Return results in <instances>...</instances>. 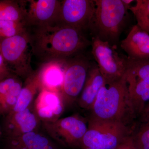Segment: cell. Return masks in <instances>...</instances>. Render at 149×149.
Returning a JSON list of instances; mask_svg holds the SVG:
<instances>
[{"label": "cell", "mask_w": 149, "mask_h": 149, "mask_svg": "<svg viewBox=\"0 0 149 149\" xmlns=\"http://www.w3.org/2000/svg\"><path fill=\"white\" fill-rule=\"evenodd\" d=\"M35 27L30 34L32 54L45 63L65 60L91 45L83 31L75 27L59 24Z\"/></svg>", "instance_id": "cell-1"}, {"label": "cell", "mask_w": 149, "mask_h": 149, "mask_svg": "<svg viewBox=\"0 0 149 149\" xmlns=\"http://www.w3.org/2000/svg\"><path fill=\"white\" fill-rule=\"evenodd\" d=\"M90 111L89 119L92 120L121 122L128 125L133 122L136 117L123 76L102 87Z\"/></svg>", "instance_id": "cell-2"}, {"label": "cell", "mask_w": 149, "mask_h": 149, "mask_svg": "<svg viewBox=\"0 0 149 149\" xmlns=\"http://www.w3.org/2000/svg\"><path fill=\"white\" fill-rule=\"evenodd\" d=\"M95 12L89 29L92 37L117 47L126 26L128 9L122 0H94Z\"/></svg>", "instance_id": "cell-3"}, {"label": "cell", "mask_w": 149, "mask_h": 149, "mask_svg": "<svg viewBox=\"0 0 149 149\" xmlns=\"http://www.w3.org/2000/svg\"><path fill=\"white\" fill-rule=\"evenodd\" d=\"M88 121V130L80 143L81 149H114L134 130L121 122L90 119Z\"/></svg>", "instance_id": "cell-4"}, {"label": "cell", "mask_w": 149, "mask_h": 149, "mask_svg": "<svg viewBox=\"0 0 149 149\" xmlns=\"http://www.w3.org/2000/svg\"><path fill=\"white\" fill-rule=\"evenodd\" d=\"M123 77L133 113L136 118L141 117L149 103V59L127 58Z\"/></svg>", "instance_id": "cell-5"}, {"label": "cell", "mask_w": 149, "mask_h": 149, "mask_svg": "<svg viewBox=\"0 0 149 149\" xmlns=\"http://www.w3.org/2000/svg\"><path fill=\"white\" fill-rule=\"evenodd\" d=\"M32 48L27 30L0 40V54L12 73L25 79L34 72L31 65Z\"/></svg>", "instance_id": "cell-6"}, {"label": "cell", "mask_w": 149, "mask_h": 149, "mask_svg": "<svg viewBox=\"0 0 149 149\" xmlns=\"http://www.w3.org/2000/svg\"><path fill=\"white\" fill-rule=\"evenodd\" d=\"M91 46L92 55L106 83H112L122 78L126 70L127 57L120 54L116 46L97 37H92Z\"/></svg>", "instance_id": "cell-7"}, {"label": "cell", "mask_w": 149, "mask_h": 149, "mask_svg": "<svg viewBox=\"0 0 149 149\" xmlns=\"http://www.w3.org/2000/svg\"><path fill=\"white\" fill-rule=\"evenodd\" d=\"M93 63L82 53L64 61V77L61 95L65 105L77 101Z\"/></svg>", "instance_id": "cell-8"}, {"label": "cell", "mask_w": 149, "mask_h": 149, "mask_svg": "<svg viewBox=\"0 0 149 149\" xmlns=\"http://www.w3.org/2000/svg\"><path fill=\"white\" fill-rule=\"evenodd\" d=\"M42 125L46 134L55 142L71 148H80L88 128L85 119L77 114L42 123Z\"/></svg>", "instance_id": "cell-9"}, {"label": "cell", "mask_w": 149, "mask_h": 149, "mask_svg": "<svg viewBox=\"0 0 149 149\" xmlns=\"http://www.w3.org/2000/svg\"><path fill=\"white\" fill-rule=\"evenodd\" d=\"M27 26H47L57 24L61 1L58 0H22Z\"/></svg>", "instance_id": "cell-10"}, {"label": "cell", "mask_w": 149, "mask_h": 149, "mask_svg": "<svg viewBox=\"0 0 149 149\" xmlns=\"http://www.w3.org/2000/svg\"><path fill=\"white\" fill-rule=\"evenodd\" d=\"M95 4L93 0L61 1L57 24L84 30L89 29L95 12Z\"/></svg>", "instance_id": "cell-11"}, {"label": "cell", "mask_w": 149, "mask_h": 149, "mask_svg": "<svg viewBox=\"0 0 149 149\" xmlns=\"http://www.w3.org/2000/svg\"><path fill=\"white\" fill-rule=\"evenodd\" d=\"M42 122L34 111L33 103L27 109L11 112L5 116L3 130L7 139H15L39 130Z\"/></svg>", "instance_id": "cell-12"}, {"label": "cell", "mask_w": 149, "mask_h": 149, "mask_svg": "<svg viewBox=\"0 0 149 149\" xmlns=\"http://www.w3.org/2000/svg\"><path fill=\"white\" fill-rule=\"evenodd\" d=\"M65 104L60 93L40 91L33 102L34 111L41 122H52L60 118Z\"/></svg>", "instance_id": "cell-13"}, {"label": "cell", "mask_w": 149, "mask_h": 149, "mask_svg": "<svg viewBox=\"0 0 149 149\" xmlns=\"http://www.w3.org/2000/svg\"><path fill=\"white\" fill-rule=\"evenodd\" d=\"M120 47L128 58L149 59V34L136 24L120 42Z\"/></svg>", "instance_id": "cell-14"}, {"label": "cell", "mask_w": 149, "mask_h": 149, "mask_svg": "<svg viewBox=\"0 0 149 149\" xmlns=\"http://www.w3.org/2000/svg\"><path fill=\"white\" fill-rule=\"evenodd\" d=\"M64 61L45 63L38 70L40 91L46 90L60 93L64 77Z\"/></svg>", "instance_id": "cell-15"}, {"label": "cell", "mask_w": 149, "mask_h": 149, "mask_svg": "<svg viewBox=\"0 0 149 149\" xmlns=\"http://www.w3.org/2000/svg\"><path fill=\"white\" fill-rule=\"evenodd\" d=\"M105 84V80L97 64L93 63L88 71L83 91L77 100L79 107L90 111L99 91Z\"/></svg>", "instance_id": "cell-16"}, {"label": "cell", "mask_w": 149, "mask_h": 149, "mask_svg": "<svg viewBox=\"0 0 149 149\" xmlns=\"http://www.w3.org/2000/svg\"><path fill=\"white\" fill-rule=\"evenodd\" d=\"M22 86L16 75L0 81V116H6L13 110Z\"/></svg>", "instance_id": "cell-17"}, {"label": "cell", "mask_w": 149, "mask_h": 149, "mask_svg": "<svg viewBox=\"0 0 149 149\" xmlns=\"http://www.w3.org/2000/svg\"><path fill=\"white\" fill-rule=\"evenodd\" d=\"M7 144L19 146L27 149H60L56 143L47 134L39 130L32 131L15 138L7 139Z\"/></svg>", "instance_id": "cell-18"}, {"label": "cell", "mask_w": 149, "mask_h": 149, "mask_svg": "<svg viewBox=\"0 0 149 149\" xmlns=\"http://www.w3.org/2000/svg\"><path fill=\"white\" fill-rule=\"evenodd\" d=\"M40 91V79L38 70L34 71L25 79L18 100L12 111H20L27 109L34 102L35 97Z\"/></svg>", "instance_id": "cell-19"}, {"label": "cell", "mask_w": 149, "mask_h": 149, "mask_svg": "<svg viewBox=\"0 0 149 149\" xmlns=\"http://www.w3.org/2000/svg\"><path fill=\"white\" fill-rule=\"evenodd\" d=\"M24 19V10L19 1H0V20L25 22Z\"/></svg>", "instance_id": "cell-20"}, {"label": "cell", "mask_w": 149, "mask_h": 149, "mask_svg": "<svg viewBox=\"0 0 149 149\" xmlns=\"http://www.w3.org/2000/svg\"><path fill=\"white\" fill-rule=\"evenodd\" d=\"M136 4L129 10L136 17L137 24L149 34V0H136Z\"/></svg>", "instance_id": "cell-21"}, {"label": "cell", "mask_w": 149, "mask_h": 149, "mask_svg": "<svg viewBox=\"0 0 149 149\" xmlns=\"http://www.w3.org/2000/svg\"><path fill=\"white\" fill-rule=\"evenodd\" d=\"M141 122L133 130L132 138L136 149H149V117Z\"/></svg>", "instance_id": "cell-22"}, {"label": "cell", "mask_w": 149, "mask_h": 149, "mask_svg": "<svg viewBox=\"0 0 149 149\" xmlns=\"http://www.w3.org/2000/svg\"><path fill=\"white\" fill-rule=\"evenodd\" d=\"M24 22L0 20V40L13 37L27 30Z\"/></svg>", "instance_id": "cell-23"}, {"label": "cell", "mask_w": 149, "mask_h": 149, "mask_svg": "<svg viewBox=\"0 0 149 149\" xmlns=\"http://www.w3.org/2000/svg\"><path fill=\"white\" fill-rule=\"evenodd\" d=\"M12 72L0 54V81L12 76Z\"/></svg>", "instance_id": "cell-24"}, {"label": "cell", "mask_w": 149, "mask_h": 149, "mask_svg": "<svg viewBox=\"0 0 149 149\" xmlns=\"http://www.w3.org/2000/svg\"><path fill=\"white\" fill-rule=\"evenodd\" d=\"M134 143L132 134L128 136L114 149H130Z\"/></svg>", "instance_id": "cell-25"}, {"label": "cell", "mask_w": 149, "mask_h": 149, "mask_svg": "<svg viewBox=\"0 0 149 149\" xmlns=\"http://www.w3.org/2000/svg\"><path fill=\"white\" fill-rule=\"evenodd\" d=\"M122 1L124 5L125 6L126 8L128 9V10H129L130 8L132 6H131V3H132L133 2L135 1H133V0H122Z\"/></svg>", "instance_id": "cell-26"}, {"label": "cell", "mask_w": 149, "mask_h": 149, "mask_svg": "<svg viewBox=\"0 0 149 149\" xmlns=\"http://www.w3.org/2000/svg\"><path fill=\"white\" fill-rule=\"evenodd\" d=\"M149 113V103L147 105V106L146 107V108L144 110L143 112V114L141 116V118L143 117L144 116H146V115L148 114Z\"/></svg>", "instance_id": "cell-27"}, {"label": "cell", "mask_w": 149, "mask_h": 149, "mask_svg": "<svg viewBox=\"0 0 149 149\" xmlns=\"http://www.w3.org/2000/svg\"><path fill=\"white\" fill-rule=\"evenodd\" d=\"M149 117V113L148 114L146 115V116H144L143 117L141 118V120H145V119H147Z\"/></svg>", "instance_id": "cell-28"}, {"label": "cell", "mask_w": 149, "mask_h": 149, "mask_svg": "<svg viewBox=\"0 0 149 149\" xmlns=\"http://www.w3.org/2000/svg\"><path fill=\"white\" fill-rule=\"evenodd\" d=\"M1 128H0V137H1Z\"/></svg>", "instance_id": "cell-29"}]
</instances>
